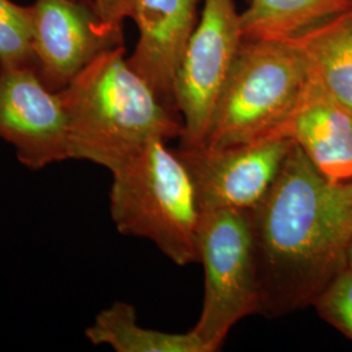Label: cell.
Instances as JSON below:
<instances>
[{
    "label": "cell",
    "mask_w": 352,
    "mask_h": 352,
    "mask_svg": "<svg viewBox=\"0 0 352 352\" xmlns=\"http://www.w3.org/2000/svg\"><path fill=\"white\" fill-rule=\"evenodd\" d=\"M0 140L34 171L69 160L62 97L45 85L34 67H0Z\"/></svg>",
    "instance_id": "obj_8"
},
{
    "label": "cell",
    "mask_w": 352,
    "mask_h": 352,
    "mask_svg": "<svg viewBox=\"0 0 352 352\" xmlns=\"http://www.w3.org/2000/svg\"><path fill=\"white\" fill-rule=\"evenodd\" d=\"M200 1L133 0L131 19L138 25L139 39L126 60L175 113L176 71L199 23Z\"/></svg>",
    "instance_id": "obj_10"
},
{
    "label": "cell",
    "mask_w": 352,
    "mask_h": 352,
    "mask_svg": "<svg viewBox=\"0 0 352 352\" xmlns=\"http://www.w3.org/2000/svg\"><path fill=\"white\" fill-rule=\"evenodd\" d=\"M309 77L352 111V8L292 39Z\"/></svg>",
    "instance_id": "obj_12"
},
{
    "label": "cell",
    "mask_w": 352,
    "mask_h": 352,
    "mask_svg": "<svg viewBox=\"0 0 352 352\" xmlns=\"http://www.w3.org/2000/svg\"><path fill=\"white\" fill-rule=\"evenodd\" d=\"M240 13L243 39L287 41L352 8V0H248Z\"/></svg>",
    "instance_id": "obj_14"
},
{
    "label": "cell",
    "mask_w": 352,
    "mask_h": 352,
    "mask_svg": "<svg viewBox=\"0 0 352 352\" xmlns=\"http://www.w3.org/2000/svg\"><path fill=\"white\" fill-rule=\"evenodd\" d=\"M197 253L205 272V295L192 331L214 352L240 320L261 312L251 212H201Z\"/></svg>",
    "instance_id": "obj_5"
},
{
    "label": "cell",
    "mask_w": 352,
    "mask_h": 352,
    "mask_svg": "<svg viewBox=\"0 0 352 352\" xmlns=\"http://www.w3.org/2000/svg\"><path fill=\"white\" fill-rule=\"evenodd\" d=\"M90 6L102 25L115 37L123 39V23L132 17L133 0H90Z\"/></svg>",
    "instance_id": "obj_16"
},
{
    "label": "cell",
    "mask_w": 352,
    "mask_h": 352,
    "mask_svg": "<svg viewBox=\"0 0 352 352\" xmlns=\"http://www.w3.org/2000/svg\"><path fill=\"white\" fill-rule=\"evenodd\" d=\"M28 11L38 75L54 91L68 87L103 51L123 45L80 0H36Z\"/></svg>",
    "instance_id": "obj_9"
},
{
    "label": "cell",
    "mask_w": 352,
    "mask_h": 352,
    "mask_svg": "<svg viewBox=\"0 0 352 352\" xmlns=\"http://www.w3.org/2000/svg\"><path fill=\"white\" fill-rule=\"evenodd\" d=\"M241 43L235 1L204 0L201 16L176 71L175 109L183 122L179 149L199 148L205 142Z\"/></svg>",
    "instance_id": "obj_6"
},
{
    "label": "cell",
    "mask_w": 352,
    "mask_h": 352,
    "mask_svg": "<svg viewBox=\"0 0 352 352\" xmlns=\"http://www.w3.org/2000/svg\"><path fill=\"white\" fill-rule=\"evenodd\" d=\"M320 317L352 340V272L344 269L314 302Z\"/></svg>",
    "instance_id": "obj_15"
},
{
    "label": "cell",
    "mask_w": 352,
    "mask_h": 352,
    "mask_svg": "<svg viewBox=\"0 0 352 352\" xmlns=\"http://www.w3.org/2000/svg\"><path fill=\"white\" fill-rule=\"evenodd\" d=\"M0 20H10L29 25L28 7L17 6L10 0H0Z\"/></svg>",
    "instance_id": "obj_17"
},
{
    "label": "cell",
    "mask_w": 352,
    "mask_h": 352,
    "mask_svg": "<svg viewBox=\"0 0 352 352\" xmlns=\"http://www.w3.org/2000/svg\"><path fill=\"white\" fill-rule=\"evenodd\" d=\"M347 269H350L352 272V240L349 247V252H347Z\"/></svg>",
    "instance_id": "obj_18"
},
{
    "label": "cell",
    "mask_w": 352,
    "mask_h": 352,
    "mask_svg": "<svg viewBox=\"0 0 352 352\" xmlns=\"http://www.w3.org/2000/svg\"><path fill=\"white\" fill-rule=\"evenodd\" d=\"M85 337L116 352H209L192 330L166 333L141 327L136 308L126 302H115L101 311L87 327Z\"/></svg>",
    "instance_id": "obj_13"
},
{
    "label": "cell",
    "mask_w": 352,
    "mask_h": 352,
    "mask_svg": "<svg viewBox=\"0 0 352 352\" xmlns=\"http://www.w3.org/2000/svg\"><path fill=\"white\" fill-rule=\"evenodd\" d=\"M167 141L154 140L115 170L110 214L116 230L151 240L179 266L199 261L201 210L188 168Z\"/></svg>",
    "instance_id": "obj_3"
},
{
    "label": "cell",
    "mask_w": 352,
    "mask_h": 352,
    "mask_svg": "<svg viewBox=\"0 0 352 352\" xmlns=\"http://www.w3.org/2000/svg\"><path fill=\"white\" fill-rule=\"evenodd\" d=\"M59 94L68 119L69 160L110 173L151 141L183 133L182 119L128 64L124 45L103 51Z\"/></svg>",
    "instance_id": "obj_2"
},
{
    "label": "cell",
    "mask_w": 352,
    "mask_h": 352,
    "mask_svg": "<svg viewBox=\"0 0 352 352\" xmlns=\"http://www.w3.org/2000/svg\"><path fill=\"white\" fill-rule=\"evenodd\" d=\"M308 80V64L292 39H243L201 146L217 149L283 135Z\"/></svg>",
    "instance_id": "obj_4"
},
{
    "label": "cell",
    "mask_w": 352,
    "mask_h": 352,
    "mask_svg": "<svg viewBox=\"0 0 352 352\" xmlns=\"http://www.w3.org/2000/svg\"><path fill=\"white\" fill-rule=\"evenodd\" d=\"M282 133L329 180L352 182V111L311 77Z\"/></svg>",
    "instance_id": "obj_11"
},
{
    "label": "cell",
    "mask_w": 352,
    "mask_h": 352,
    "mask_svg": "<svg viewBox=\"0 0 352 352\" xmlns=\"http://www.w3.org/2000/svg\"><path fill=\"white\" fill-rule=\"evenodd\" d=\"M294 140L273 135L247 144L179 149L193 180L200 210H254L273 188Z\"/></svg>",
    "instance_id": "obj_7"
},
{
    "label": "cell",
    "mask_w": 352,
    "mask_h": 352,
    "mask_svg": "<svg viewBox=\"0 0 352 352\" xmlns=\"http://www.w3.org/2000/svg\"><path fill=\"white\" fill-rule=\"evenodd\" d=\"M251 218L260 315L278 317L314 305L327 285L347 269L352 182L329 180L296 144Z\"/></svg>",
    "instance_id": "obj_1"
}]
</instances>
